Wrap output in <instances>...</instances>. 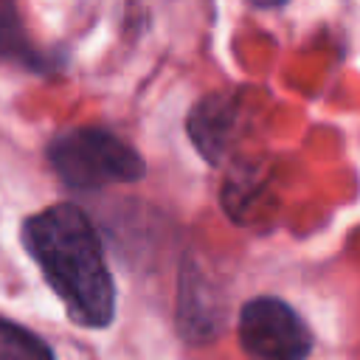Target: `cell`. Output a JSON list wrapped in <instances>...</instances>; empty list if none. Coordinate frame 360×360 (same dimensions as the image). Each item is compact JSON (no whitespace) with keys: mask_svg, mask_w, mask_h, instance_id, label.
Masks as SVG:
<instances>
[{"mask_svg":"<svg viewBox=\"0 0 360 360\" xmlns=\"http://www.w3.org/2000/svg\"><path fill=\"white\" fill-rule=\"evenodd\" d=\"M22 242L76 323L101 329L112 321L115 284L98 233L82 208L56 202L37 211L22 225Z\"/></svg>","mask_w":360,"mask_h":360,"instance_id":"6da1fadb","label":"cell"},{"mask_svg":"<svg viewBox=\"0 0 360 360\" xmlns=\"http://www.w3.org/2000/svg\"><path fill=\"white\" fill-rule=\"evenodd\" d=\"M48 158L53 172L70 188H101L110 183H129L143 174L138 152L101 127H79L51 141Z\"/></svg>","mask_w":360,"mask_h":360,"instance_id":"7a4b0ae2","label":"cell"},{"mask_svg":"<svg viewBox=\"0 0 360 360\" xmlns=\"http://www.w3.org/2000/svg\"><path fill=\"white\" fill-rule=\"evenodd\" d=\"M239 343L250 360H304L312 338L290 304L262 295L239 312Z\"/></svg>","mask_w":360,"mask_h":360,"instance_id":"3957f363","label":"cell"},{"mask_svg":"<svg viewBox=\"0 0 360 360\" xmlns=\"http://www.w3.org/2000/svg\"><path fill=\"white\" fill-rule=\"evenodd\" d=\"M239 104L233 96H222L214 93L208 98H202L191 115H188V135L194 141V146L214 163L222 158L228 141H231V129L236 121Z\"/></svg>","mask_w":360,"mask_h":360,"instance_id":"277c9868","label":"cell"},{"mask_svg":"<svg viewBox=\"0 0 360 360\" xmlns=\"http://www.w3.org/2000/svg\"><path fill=\"white\" fill-rule=\"evenodd\" d=\"M0 360H53V354L34 332L0 318Z\"/></svg>","mask_w":360,"mask_h":360,"instance_id":"5b68a950","label":"cell"},{"mask_svg":"<svg viewBox=\"0 0 360 360\" xmlns=\"http://www.w3.org/2000/svg\"><path fill=\"white\" fill-rule=\"evenodd\" d=\"M250 3H256V6H262V8H270V6H281V3H287V0H250Z\"/></svg>","mask_w":360,"mask_h":360,"instance_id":"8992f818","label":"cell"}]
</instances>
